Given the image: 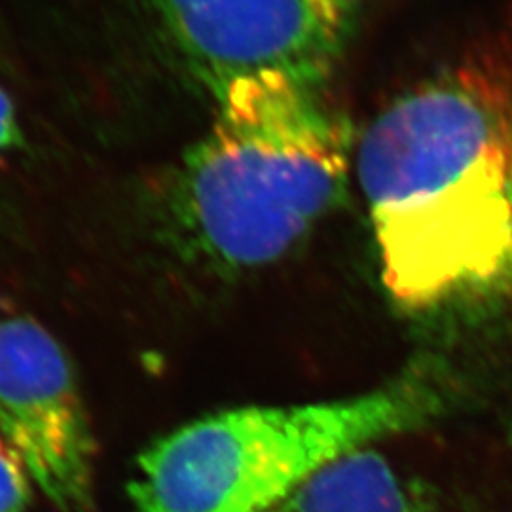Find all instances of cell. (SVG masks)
Returning a JSON list of instances; mask_svg holds the SVG:
<instances>
[{
  "mask_svg": "<svg viewBox=\"0 0 512 512\" xmlns=\"http://www.w3.org/2000/svg\"><path fill=\"white\" fill-rule=\"evenodd\" d=\"M355 167L399 306L511 289V63L469 59L397 97L361 135Z\"/></svg>",
  "mask_w": 512,
  "mask_h": 512,
  "instance_id": "6da1fadb",
  "label": "cell"
},
{
  "mask_svg": "<svg viewBox=\"0 0 512 512\" xmlns=\"http://www.w3.org/2000/svg\"><path fill=\"white\" fill-rule=\"evenodd\" d=\"M325 84L264 71L215 93L213 120L184 154L171 196L184 245L209 266L272 264L340 200L357 148Z\"/></svg>",
  "mask_w": 512,
  "mask_h": 512,
  "instance_id": "7a4b0ae2",
  "label": "cell"
},
{
  "mask_svg": "<svg viewBox=\"0 0 512 512\" xmlns=\"http://www.w3.org/2000/svg\"><path fill=\"white\" fill-rule=\"evenodd\" d=\"M433 368L321 403L243 406L150 444L129 482L135 512H268L330 461L444 410Z\"/></svg>",
  "mask_w": 512,
  "mask_h": 512,
  "instance_id": "3957f363",
  "label": "cell"
},
{
  "mask_svg": "<svg viewBox=\"0 0 512 512\" xmlns=\"http://www.w3.org/2000/svg\"><path fill=\"white\" fill-rule=\"evenodd\" d=\"M209 92L264 73L329 78L365 0H133Z\"/></svg>",
  "mask_w": 512,
  "mask_h": 512,
  "instance_id": "277c9868",
  "label": "cell"
},
{
  "mask_svg": "<svg viewBox=\"0 0 512 512\" xmlns=\"http://www.w3.org/2000/svg\"><path fill=\"white\" fill-rule=\"evenodd\" d=\"M0 437L55 509L92 511L95 439L73 366L29 317L0 319Z\"/></svg>",
  "mask_w": 512,
  "mask_h": 512,
  "instance_id": "5b68a950",
  "label": "cell"
},
{
  "mask_svg": "<svg viewBox=\"0 0 512 512\" xmlns=\"http://www.w3.org/2000/svg\"><path fill=\"white\" fill-rule=\"evenodd\" d=\"M268 512H416L403 478L370 446L348 452Z\"/></svg>",
  "mask_w": 512,
  "mask_h": 512,
  "instance_id": "8992f818",
  "label": "cell"
},
{
  "mask_svg": "<svg viewBox=\"0 0 512 512\" xmlns=\"http://www.w3.org/2000/svg\"><path fill=\"white\" fill-rule=\"evenodd\" d=\"M31 503V476L16 450L0 437V512H25Z\"/></svg>",
  "mask_w": 512,
  "mask_h": 512,
  "instance_id": "52a82bcc",
  "label": "cell"
},
{
  "mask_svg": "<svg viewBox=\"0 0 512 512\" xmlns=\"http://www.w3.org/2000/svg\"><path fill=\"white\" fill-rule=\"evenodd\" d=\"M23 143V135L19 129L16 107L8 93L0 88V156L16 150Z\"/></svg>",
  "mask_w": 512,
  "mask_h": 512,
  "instance_id": "ba28073f",
  "label": "cell"
},
{
  "mask_svg": "<svg viewBox=\"0 0 512 512\" xmlns=\"http://www.w3.org/2000/svg\"><path fill=\"white\" fill-rule=\"evenodd\" d=\"M511 435H512V429H511Z\"/></svg>",
  "mask_w": 512,
  "mask_h": 512,
  "instance_id": "9c48e42d",
  "label": "cell"
}]
</instances>
